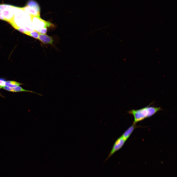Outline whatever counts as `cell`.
<instances>
[{"label":"cell","instance_id":"cell-1","mask_svg":"<svg viewBox=\"0 0 177 177\" xmlns=\"http://www.w3.org/2000/svg\"><path fill=\"white\" fill-rule=\"evenodd\" d=\"M149 105L139 109H132L127 112L128 114H132L133 116L134 121L133 123L136 124L146 118L152 116L162 110L160 107H154Z\"/></svg>","mask_w":177,"mask_h":177},{"label":"cell","instance_id":"cell-2","mask_svg":"<svg viewBox=\"0 0 177 177\" xmlns=\"http://www.w3.org/2000/svg\"><path fill=\"white\" fill-rule=\"evenodd\" d=\"M0 8L5 21L9 22L10 24L13 23L14 21L13 6L7 4H0Z\"/></svg>","mask_w":177,"mask_h":177},{"label":"cell","instance_id":"cell-3","mask_svg":"<svg viewBox=\"0 0 177 177\" xmlns=\"http://www.w3.org/2000/svg\"><path fill=\"white\" fill-rule=\"evenodd\" d=\"M32 21L33 22L35 30L39 33L40 30L47 27H52L53 25L50 22L46 21L41 19L40 17L32 16L31 17Z\"/></svg>","mask_w":177,"mask_h":177},{"label":"cell","instance_id":"cell-4","mask_svg":"<svg viewBox=\"0 0 177 177\" xmlns=\"http://www.w3.org/2000/svg\"><path fill=\"white\" fill-rule=\"evenodd\" d=\"M22 9L28 12L31 16H40L39 8L36 2L31 0Z\"/></svg>","mask_w":177,"mask_h":177},{"label":"cell","instance_id":"cell-5","mask_svg":"<svg viewBox=\"0 0 177 177\" xmlns=\"http://www.w3.org/2000/svg\"><path fill=\"white\" fill-rule=\"evenodd\" d=\"M126 141L121 136L118 138L115 142L112 149L104 162L108 159L116 152L120 149L123 146Z\"/></svg>","mask_w":177,"mask_h":177},{"label":"cell","instance_id":"cell-6","mask_svg":"<svg viewBox=\"0 0 177 177\" xmlns=\"http://www.w3.org/2000/svg\"><path fill=\"white\" fill-rule=\"evenodd\" d=\"M2 88L8 91L13 92H30L33 93L40 96H42L41 94L36 93L35 92L33 91L26 90L20 86H17L14 88H11L6 86H5Z\"/></svg>","mask_w":177,"mask_h":177},{"label":"cell","instance_id":"cell-7","mask_svg":"<svg viewBox=\"0 0 177 177\" xmlns=\"http://www.w3.org/2000/svg\"><path fill=\"white\" fill-rule=\"evenodd\" d=\"M38 39L43 43L52 44L53 42L52 38L46 34L39 33Z\"/></svg>","mask_w":177,"mask_h":177},{"label":"cell","instance_id":"cell-8","mask_svg":"<svg viewBox=\"0 0 177 177\" xmlns=\"http://www.w3.org/2000/svg\"><path fill=\"white\" fill-rule=\"evenodd\" d=\"M137 127L136 124L133 123L123 134L121 136L126 141L128 138L135 128Z\"/></svg>","mask_w":177,"mask_h":177},{"label":"cell","instance_id":"cell-9","mask_svg":"<svg viewBox=\"0 0 177 177\" xmlns=\"http://www.w3.org/2000/svg\"><path fill=\"white\" fill-rule=\"evenodd\" d=\"M23 84L14 81H6V86L11 88H14Z\"/></svg>","mask_w":177,"mask_h":177},{"label":"cell","instance_id":"cell-10","mask_svg":"<svg viewBox=\"0 0 177 177\" xmlns=\"http://www.w3.org/2000/svg\"><path fill=\"white\" fill-rule=\"evenodd\" d=\"M25 34L30 36L36 39H38L39 33L35 30L31 31H27Z\"/></svg>","mask_w":177,"mask_h":177},{"label":"cell","instance_id":"cell-11","mask_svg":"<svg viewBox=\"0 0 177 177\" xmlns=\"http://www.w3.org/2000/svg\"><path fill=\"white\" fill-rule=\"evenodd\" d=\"M6 80L4 78H0V89L6 86Z\"/></svg>","mask_w":177,"mask_h":177},{"label":"cell","instance_id":"cell-12","mask_svg":"<svg viewBox=\"0 0 177 177\" xmlns=\"http://www.w3.org/2000/svg\"><path fill=\"white\" fill-rule=\"evenodd\" d=\"M47 31V28H44L41 30L39 32V33L45 34Z\"/></svg>","mask_w":177,"mask_h":177},{"label":"cell","instance_id":"cell-13","mask_svg":"<svg viewBox=\"0 0 177 177\" xmlns=\"http://www.w3.org/2000/svg\"><path fill=\"white\" fill-rule=\"evenodd\" d=\"M17 30L25 34L26 31H27L26 30L21 28L19 27Z\"/></svg>","mask_w":177,"mask_h":177},{"label":"cell","instance_id":"cell-14","mask_svg":"<svg viewBox=\"0 0 177 177\" xmlns=\"http://www.w3.org/2000/svg\"><path fill=\"white\" fill-rule=\"evenodd\" d=\"M0 96H1V97H3V96H2V94H1L0 93Z\"/></svg>","mask_w":177,"mask_h":177}]
</instances>
